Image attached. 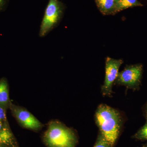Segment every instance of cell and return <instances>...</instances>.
<instances>
[{"label": "cell", "mask_w": 147, "mask_h": 147, "mask_svg": "<svg viewBox=\"0 0 147 147\" xmlns=\"http://www.w3.org/2000/svg\"><path fill=\"white\" fill-rule=\"evenodd\" d=\"M0 147H5V146L4 147V146H0Z\"/></svg>", "instance_id": "16"}, {"label": "cell", "mask_w": 147, "mask_h": 147, "mask_svg": "<svg viewBox=\"0 0 147 147\" xmlns=\"http://www.w3.org/2000/svg\"><path fill=\"white\" fill-rule=\"evenodd\" d=\"M95 121L100 134L113 146L118 138L121 126V118L118 111L100 104L95 113Z\"/></svg>", "instance_id": "1"}, {"label": "cell", "mask_w": 147, "mask_h": 147, "mask_svg": "<svg viewBox=\"0 0 147 147\" xmlns=\"http://www.w3.org/2000/svg\"><path fill=\"white\" fill-rule=\"evenodd\" d=\"M6 0H0V11L2 9L5 4Z\"/></svg>", "instance_id": "14"}, {"label": "cell", "mask_w": 147, "mask_h": 147, "mask_svg": "<svg viewBox=\"0 0 147 147\" xmlns=\"http://www.w3.org/2000/svg\"><path fill=\"white\" fill-rule=\"evenodd\" d=\"M123 63L121 59H116L108 57L105 61V76L104 84L101 88L102 94L110 96L112 94L113 83L115 82L119 70Z\"/></svg>", "instance_id": "4"}, {"label": "cell", "mask_w": 147, "mask_h": 147, "mask_svg": "<svg viewBox=\"0 0 147 147\" xmlns=\"http://www.w3.org/2000/svg\"><path fill=\"white\" fill-rule=\"evenodd\" d=\"M1 146V145H0V146Z\"/></svg>", "instance_id": "19"}, {"label": "cell", "mask_w": 147, "mask_h": 147, "mask_svg": "<svg viewBox=\"0 0 147 147\" xmlns=\"http://www.w3.org/2000/svg\"><path fill=\"white\" fill-rule=\"evenodd\" d=\"M114 1H115L116 2L117 1H119V0H114Z\"/></svg>", "instance_id": "17"}, {"label": "cell", "mask_w": 147, "mask_h": 147, "mask_svg": "<svg viewBox=\"0 0 147 147\" xmlns=\"http://www.w3.org/2000/svg\"><path fill=\"white\" fill-rule=\"evenodd\" d=\"M6 124L0 131V145L7 147H18L12 132Z\"/></svg>", "instance_id": "7"}, {"label": "cell", "mask_w": 147, "mask_h": 147, "mask_svg": "<svg viewBox=\"0 0 147 147\" xmlns=\"http://www.w3.org/2000/svg\"></svg>", "instance_id": "18"}, {"label": "cell", "mask_w": 147, "mask_h": 147, "mask_svg": "<svg viewBox=\"0 0 147 147\" xmlns=\"http://www.w3.org/2000/svg\"><path fill=\"white\" fill-rule=\"evenodd\" d=\"M134 138L139 140H147V123L134 135Z\"/></svg>", "instance_id": "12"}, {"label": "cell", "mask_w": 147, "mask_h": 147, "mask_svg": "<svg viewBox=\"0 0 147 147\" xmlns=\"http://www.w3.org/2000/svg\"><path fill=\"white\" fill-rule=\"evenodd\" d=\"M143 5L137 0H119L116 2V12L136 6H142Z\"/></svg>", "instance_id": "10"}, {"label": "cell", "mask_w": 147, "mask_h": 147, "mask_svg": "<svg viewBox=\"0 0 147 147\" xmlns=\"http://www.w3.org/2000/svg\"><path fill=\"white\" fill-rule=\"evenodd\" d=\"M63 4L59 0H49L40 24L39 36H46L58 26L63 14Z\"/></svg>", "instance_id": "3"}, {"label": "cell", "mask_w": 147, "mask_h": 147, "mask_svg": "<svg viewBox=\"0 0 147 147\" xmlns=\"http://www.w3.org/2000/svg\"><path fill=\"white\" fill-rule=\"evenodd\" d=\"M142 70V65L127 66L123 71L119 72L116 83L127 88L136 86L140 82Z\"/></svg>", "instance_id": "5"}, {"label": "cell", "mask_w": 147, "mask_h": 147, "mask_svg": "<svg viewBox=\"0 0 147 147\" xmlns=\"http://www.w3.org/2000/svg\"><path fill=\"white\" fill-rule=\"evenodd\" d=\"M93 147H113L110 143L103 137L102 134L98 135L97 140Z\"/></svg>", "instance_id": "11"}, {"label": "cell", "mask_w": 147, "mask_h": 147, "mask_svg": "<svg viewBox=\"0 0 147 147\" xmlns=\"http://www.w3.org/2000/svg\"><path fill=\"white\" fill-rule=\"evenodd\" d=\"M43 140L48 147H75L77 138L71 129L53 121L49 124Z\"/></svg>", "instance_id": "2"}, {"label": "cell", "mask_w": 147, "mask_h": 147, "mask_svg": "<svg viewBox=\"0 0 147 147\" xmlns=\"http://www.w3.org/2000/svg\"><path fill=\"white\" fill-rule=\"evenodd\" d=\"M9 106L13 115L24 127L34 130L42 127V124L28 110L13 104H9Z\"/></svg>", "instance_id": "6"}, {"label": "cell", "mask_w": 147, "mask_h": 147, "mask_svg": "<svg viewBox=\"0 0 147 147\" xmlns=\"http://www.w3.org/2000/svg\"><path fill=\"white\" fill-rule=\"evenodd\" d=\"M5 110L0 106V120L5 121L6 120Z\"/></svg>", "instance_id": "13"}, {"label": "cell", "mask_w": 147, "mask_h": 147, "mask_svg": "<svg viewBox=\"0 0 147 147\" xmlns=\"http://www.w3.org/2000/svg\"><path fill=\"white\" fill-rule=\"evenodd\" d=\"M3 125L2 121L0 120V131L2 128Z\"/></svg>", "instance_id": "15"}, {"label": "cell", "mask_w": 147, "mask_h": 147, "mask_svg": "<svg viewBox=\"0 0 147 147\" xmlns=\"http://www.w3.org/2000/svg\"><path fill=\"white\" fill-rule=\"evenodd\" d=\"M8 84L5 78L0 80V106L5 110L9 106Z\"/></svg>", "instance_id": "8"}, {"label": "cell", "mask_w": 147, "mask_h": 147, "mask_svg": "<svg viewBox=\"0 0 147 147\" xmlns=\"http://www.w3.org/2000/svg\"><path fill=\"white\" fill-rule=\"evenodd\" d=\"M100 12L104 15L114 14L116 12V2L114 0H95Z\"/></svg>", "instance_id": "9"}, {"label": "cell", "mask_w": 147, "mask_h": 147, "mask_svg": "<svg viewBox=\"0 0 147 147\" xmlns=\"http://www.w3.org/2000/svg\"></svg>", "instance_id": "20"}]
</instances>
